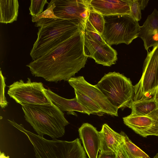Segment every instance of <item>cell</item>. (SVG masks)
<instances>
[{"label": "cell", "instance_id": "obj_1", "mask_svg": "<svg viewBox=\"0 0 158 158\" xmlns=\"http://www.w3.org/2000/svg\"><path fill=\"white\" fill-rule=\"evenodd\" d=\"M84 32L81 30L44 55L26 65L32 74L56 83L68 81L85 67Z\"/></svg>", "mask_w": 158, "mask_h": 158}, {"label": "cell", "instance_id": "obj_2", "mask_svg": "<svg viewBox=\"0 0 158 158\" xmlns=\"http://www.w3.org/2000/svg\"><path fill=\"white\" fill-rule=\"evenodd\" d=\"M35 26L39 27L37 39L30 54L32 61L44 55L81 30L78 25L61 19L42 18L35 23Z\"/></svg>", "mask_w": 158, "mask_h": 158}, {"label": "cell", "instance_id": "obj_3", "mask_svg": "<svg viewBox=\"0 0 158 158\" xmlns=\"http://www.w3.org/2000/svg\"><path fill=\"white\" fill-rule=\"evenodd\" d=\"M25 120L38 135L53 139L63 136L65 127L69 124L62 111L52 102L43 105H21Z\"/></svg>", "mask_w": 158, "mask_h": 158}, {"label": "cell", "instance_id": "obj_4", "mask_svg": "<svg viewBox=\"0 0 158 158\" xmlns=\"http://www.w3.org/2000/svg\"><path fill=\"white\" fill-rule=\"evenodd\" d=\"M11 125L27 137L33 146L36 158H87L78 138L71 141L48 140L27 130L22 124L15 121Z\"/></svg>", "mask_w": 158, "mask_h": 158}, {"label": "cell", "instance_id": "obj_5", "mask_svg": "<svg viewBox=\"0 0 158 158\" xmlns=\"http://www.w3.org/2000/svg\"><path fill=\"white\" fill-rule=\"evenodd\" d=\"M105 23L102 37L110 45L124 43L128 45L138 37L140 26L130 15L103 16Z\"/></svg>", "mask_w": 158, "mask_h": 158}, {"label": "cell", "instance_id": "obj_6", "mask_svg": "<svg viewBox=\"0 0 158 158\" xmlns=\"http://www.w3.org/2000/svg\"><path fill=\"white\" fill-rule=\"evenodd\" d=\"M114 107H129L133 101L134 86L130 78L115 72L105 74L95 85Z\"/></svg>", "mask_w": 158, "mask_h": 158}, {"label": "cell", "instance_id": "obj_7", "mask_svg": "<svg viewBox=\"0 0 158 158\" xmlns=\"http://www.w3.org/2000/svg\"><path fill=\"white\" fill-rule=\"evenodd\" d=\"M158 88V44L148 52L142 77L134 86L133 101L155 99Z\"/></svg>", "mask_w": 158, "mask_h": 158}, {"label": "cell", "instance_id": "obj_8", "mask_svg": "<svg viewBox=\"0 0 158 158\" xmlns=\"http://www.w3.org/2000/svg\"><path fill=\"white\" fill-rule=\"evenodd\" d=\"M8 87L7 94L21 105H43L52 102L46 95L43 83L31 82L29 78L26 82L20 80Z\"/></svg>", "mask_w": 158, "mask_h": 158}, {"label": "cell", "instance_id": "obj_9", "mask_svg": "<svg viewBox=\"0 0 158 158\" xmlns=\"http://www.w3.org/2000/svg\"><path fill=\"white\" fill-rule=\"evenodd\" d=\"M55 6L53 10L58 18L71 21L78 25L84 32L89 15V0H52Z\"/></svg>", "mask_w": 158, "mask_h": 158}, {"label": "cell", "instance_id": "obj_10", "mask_svg": "<svg viewBox=\"0 0 158 158\" xmlns=\"http://www.w3.org/2000/svg\"><path fill=\"white\" fill-rule=\"evenodd\" d=\"M84 48L86 56L93 59L98 64L110 66L117 60V52L108 44L100 43L85 30Z\"/></svg>", "mask_w": 158, "mask_h": 158}, {"label": "cell", "instance_id": "obj_11", "mask_svg": "<svg viewBox=\"0 0 158 158\" xmlns=\"http://www.w3.org/2000/svg\"><path fill=\"white\" fill-rule=\"evenodd\" d=\"M74 89L84 94L93 100L105 113L118 116V109L113 106L100 89L87 82L83 76L72 77L68 81Z\"/></svg>", "mask_w": 158, "mask_h": 158}, {"label": "cell", "instance_id": "obj_12", "mask_svg": "<svg viewBox=\"0 0 158 158\" xmlns=\"http://www.w3.org/2000/svg\"><path fill=\"white\" fill-rule=\"evenodd\" d=\"M124 123L141 136H158V109L144 116L130 114L123 118Z\"/></svg>", "mask_w": 158, "mask_h": 158}, {"label": "cell", "instance_id": "obj_13", "mask_svg": "<svg viewBox=\"0 0 158 158\" xmlns=\"http://www.w3.org/2000/svg\"><path fill=\"white\" fill-rule=\"evenodd\" d=\"M78 132L89 158H98L101 146L100 131L91 124L84 123L79 128Z\"/></svg>", "mask_w": 158, "mask_h": 158}, {"label": "cell", "instance_id": "obj_14", "mask_svg": "<svg viewBox=\"0 0 158 158\" xmlns=\"http://www.w3.org/2000/svg\"><path fill=\"white\" fill-rule=\"evenodd\" d=\"M131 0H89L93 9L103 16L130 15Z\"/></svg>", "mask_w": 158, "mask_h": 158}, {"label": "cell", "instance_id": "obj_15", "mask_svg": "<svg viewBox=\"0 0 158 158\" xmlns=\"http://www.w3.org/2000/svg\"><path fill=\"white\" fill-rule=\"evenodd\" d=\"M138 37L143 41L145 49L154 47L158 44V11L155 9L140 26Z\"/></svg>", "mask_w": 158, "mask_h": 158}, {"label": "cell", "instance_id": "obj_16", "mask_svg": "<svg viewBox=\"0 0 158 158\" xmlns=\"http://www.w3.org/2000/svg\"><path fill=\"white\" fill-rule=\"evenodd\" d=\"M44 92L51 101L63 112L66 111L68 114L74 115L76 114L74 111L86 114L88 115L91 114L86 107L78 102L76 97L72 99H66L49 89H45Z\"/></svg>", "mask_w": 158, "mask_h": 158}, {"label": "cell", "instance_id": "obj_17", "mask_svg": "<svg viewBox=\"0 0 158 158\" xmlns=\"http://www.w3.org/2000/svg\"><path fill=\"white\" fill-rule=\"evenodd\" d=\"M100 133L101 140L100 152L116 153L119 146L123 141L120 133L113 130L106 123L103 124Z\"/></svg>", "mask_w": 158, "mask_h": 158}, {"label": "cell", "instance_id": "obj_18", "mask_svg": "<svg viewBox=\"0 0 158 158\" xmlns=\"http://www.w3.org/2000/svg\"><path fill=\"white\" fill-rule=\"evenodd\" d=\"M19 7L17 0H0V22L7 24L17 21Z\"/></svg>", "mask_w": 158, "mask_h": 158}, {"label": "cell", "instance_id": "obj_19", "mask_svg": "<svg viewBox=\"0 0 158 158\" xmlns=\"http://www.w3.org/2000/svg\"><path fill=\"white\" fill-rule=\"evenodd\" d=\"M129 108L131 109V115L144 116L158 109V103L155 99L132 101Z\"/></svg>", "mask_w": 158, "mask_h": 158}, {"label": "cell", "instance_id": "obj_20", "mask_svg": "<svg viewBox=\"0 0 158 158\" xmlns=\"http://www.w3.org/2000/svg\"><path fill=\"white\" fill-rule=\"evenodd\" d=\"M120 133L123 140L122 145L129 158H151L135 144L124 132L121 131Z\"/></svg>", "mask_w": 158, "mask_h": 158}, {"label": "cell", "instance_id": "obj_21", "mask_svg": "<svg viewBox=\"0 0 158 158\" xmlns=\"http://www.w3.org/2000/svg\"><path fill=\"white\" fill-rule=\"evenodd\" d=\"M74 91L78 102L86 107L91 114L101 116L106 114L91 98L76 89Z\"/></svg>", "mask_w": 158, "mask_h": 158}, {"label": "cell", "instance_id": "obj_22", "mask_svg": "<svg viewBox=\"0 0 158 158\" xmlns=\"http://www.w3.org/2000/svg\"><path fill=\"white\" fill-rule=\"evenodd\" d=\"M88 19L94 28L102 35L104 31L105 23L103 16L94 10L90 5Z\"/></svg>", "mask_w": 158, "mask_h": 158}, {"label": "cell", "instance_id": "obj_23", "mask_svg": "<svg viewBox=\"0 0 158 158\" xmlns=\"http://www.w3.org/2000/svg\"><path fill=\"white\" fill-rule=\"evenodd\" d=\"M149 0H131L130 15L135 20L138 22L141 19V10H143L147 6Z\"/></svg>", "mask_w": 158, "mask_h": 158}, {"label": "cell", "instance_id": "obj_24", "mask_svg": "<svg viewBox=\"0 0 158 158\" xmlns=\"http://www.w3.org/2000/svg\"><path fill=\"white\" fill-rule=\"evenodd\" d=\"M49 4L47 0H31L29 8V14L31 16L36 17L42 13L44 7Z\"/></svg>", "mask_w": 158, "mask_h": 158}, {"label": "cell", "instance_id": "obj_25", "mask_svg": "<svg viewBox=\"0 0 158 158\" xmlns=\"http://www.w3.org/2000/svg\"><path fill=\"white\" fill-rule=\"evenodd\" d=\"M55 6V4L51 1L45 10L36 17L31 16L32 21L36 23L42 18L60 19L54 14L53 10Z\"/></svg>", "mask_w": 158, "mask_h": 158}, {"label": "cell", "instance_id": "obj_26", "mask_svg": "<svg viewBox=\"0 0 158 158\" xmlns=\"http://www.w3.org/2000/svg\"><path fill=\"white\" fill-rule=\"evenodd\" d=\"M85 31H86L93 38L100 43L106 44H107L101 35L94 28L88 20H86Z\"/></svg>", "mask_w": 158, "mask_h": 158}, {"label": "cell", "instance_id": "obj_27", "mask_svg": "<svg viewBox=\"0 0 158 158\" xmlns=\"http://www.w3.org/2000/svg\"><path fill=\"white\" fill-rule=\"evenodd\" d=\"M0 106L3 109L8 104L5 95V90L6 84L5 83V78L3 76L2 71L0 70Z\"/></svg>", "mask_w": 158, "mask_h": 158}, {"label": "cell", "instance_id": "obj_28", "mask_svg": "<svg viewBox=\"0 0 158 158\" xmlns=\"http://www.w3.org/2000/svg\"><path fill=\"white\" fill-rule=\"evenodd\" d=\"M116 158H129L121 143L119 146L116 153Z\"/></svg>", "mask_w": 158, "mask_h": 158}, {"label": "cell", "instance_id": "obj_29", "mask_svg": "<svg viewBox=\"0 0 158 158\" xmlns=\"http://www.w3.org/2000/svg\"><path fill=\"white\" fill-rule=\"evenodd\" d=\"M98 158H116V153H106L99 152Z\"/></svg>", "mask_w": 158, "mask_h": 158}, {"label": "cell", "instance_id": "obj_30", "mask_svg": "<svg viewBox=\"0 0 158 158\" xmlns=\"http://www.w3.org/2000/svg\"><path fill=\"white\" fill-rule=\"evenodd\" d=\"M0 158H10L8 156H6L3 152H0Z\"/></svg>", "mask_w": 158, "mask_h": 158}, {"label": "cell", "instance_id": "obj_31", "mask_svg": "<svg viewBox=\"0 0 158 158\" xmlns=\"http://www.w3.org/2000/svg\"><path fill=\"white\" fill-rule=\"evenodd\" d=\"M155 99L158 103V88H157L156 92L155 97Z\"/></svg>", "mask_w": 158, "mask_h": 158}, {"label": "cell", "instance_id": "obj_32", "mask_svg": "<svg viewBox=\"0 0 158 158\" xmlns=\"http://www.w3.org/2000/svg\"><path fill=\"white\" fill-rule=\"evenodd\" d=\"M154 158H158V153L154 156Z\"/></svg>", "mask_w": 158, "mask_h": 158}]
</instances>
